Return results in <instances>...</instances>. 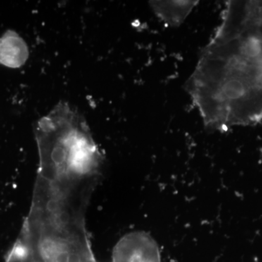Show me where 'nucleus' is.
<instances>
[{"label": "nucleus", "instance_id": "3", "mask_svg": "<svg viewBox=\"0 0 262 262\" xmlns=\"http://www.w3.org/2000/svg\"><path fill=\"white\" fill-rule=\"evenodd\" d=\"M29 57V50L24 38L13 30L0 37V64L8 68L23 67Z\"/></svg>", "mask_w": 262, "mask_h": 262}, {"label": "nucleus", "instance_id": "2", "mask_svg": "<svg viewBox=\"0 0 262 262\" xmlns=\"http://www.w3.org/2000/svg\"><path fill=\"white\" fill-rule=\"evenodd\" d=\"M113 262H161L159 246L155 239L141 231L130 232L115 246Z\"/></svg>", "mask_w": 262, "mask_h": 262}, {"label": "nucleus", "instance_id": "5", "mask_svg": "<svg viewBox=\"0 0 262 262\" xmlns=\"http://www.w3.org/2000/svg\"><path fill=\"white\" fill-rule=\"evenodd\" d=\"M8 262H41L34 257L23 245L18 243L10 255Z\"/></svg>", "mask_w": 262, "mask_h": 262}, {"label": "nucleus", "instance_id": "4", "mask_svg": "<svg viewBox=\"0 0 262 262\" xmlns=\"http://www.w3.org/2000/svg\"><path fill=\"white\" fill-rule=\"evenodd\" d=\"M198 1H150L151 10L158 18L170 27H179L198 5Z\"/></svg>", "mask_w": 262, "mask_h": 262}, {"label": "nucleus", "instance_id": "1", "mask_svg": "<svg viewBox=\"0 0 262 262\" xmlns=\"http://www.w3.org/2000/svg\"><path fill=\"white\" fill-rule=\"evenodd\" d=\"M187 91L206 128L262 122V1H228Z\"/></svg>", "mask_w": 262, "mask_h": 262}]
</instances>
